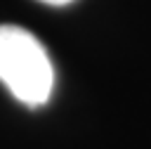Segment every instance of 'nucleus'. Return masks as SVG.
Wrapping results in <instances>:
<instances>
[{"instance_id": "1", "label": "nucleus", "mask_w": 151, "mask_h": 149, "mask_svg": "<svg viewBox=\"0 0 151 149\" xmlns=\"http://www.w3.org/2000/svg\"><path fill=\"white\" fill-rule=\"evenodd\" d=\"M0 83L26 106H40L54 88V69L42 43L26 28L0 24Z\"/></svg>"}, {"instance_id": "2", "label": "nucleus", "mask_w": 151, "mask_h": 149, "mask_svg": "<svg viewBox=\"0 0 151 149\" xmlns=\"http://www.w3.org/2000/svg\"><path fill=\"white\" fill-rule=\"evenodd\" d=\"M38 2H45V5H54V7H61V5H68L73 0H38Z\"/></svg>"}]
</instances>
